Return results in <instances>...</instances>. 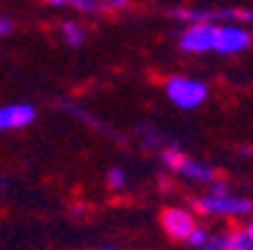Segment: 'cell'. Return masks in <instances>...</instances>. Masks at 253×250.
I'll list each match as a JSON object with an SVG mask.
<instances>
[{"label":"cell","instance_id":"cell-1","mask_svg":"<svg viewBox=\"0 0 253 250\" xmlns=\"http://www.w3.org/2000/svg\"><path fill=\"white\" fill-rule=\"evenodd\" d=\"M193 207L201 214H217V217H245V214H253V198H242V195H212L204 193L193 201Z\"/></svg>","mask_w":253,"mask_h":250},{"label":"cell","instance_id":"cell-2","mask_svg":"<svg viewBox=\"0 0 253 250\" xmlns=\"http://www.w3.org/2000/svg\"><path fill=\"white\" fill-rule=\"evenodd\" d=\"M160 157H163V165L168 170H173V173L184 176L190 181H201V184H212L215 181V168H209V165L187 157L179 146H165Z\"/></svg>","mask_w":253,"mask_h":250},{"label":"cell","instance_id":"cell-3","mask_svg":"<svg viewBox=\"0 0 253 250\" xmlns=\"http://www.w3.org/2000/svg\"><path fill=\"white\" fill-rule=\"evenodd\" d=\"M207 85L196 77H184V75H173L165 80V96L182 110H193V107L204 105L207 99Z\"/></svg>","mask_w":253,"mask_h":250},{"label":"cell","instance_id":"cell-4","mask_svg":"<svg viewBox=\"0 0 253 250\" xmlns=\"http://www.w3.org/2000/svg\"><path fill=\"white\" fill-rule=\"evenodd\" d=\"M251 42H253L251 31H245L240 22H226V25H217L215 52H220V55H237V52H245L251 47Z\"/></svg>","mask_w":253,"mask_h":250},{"label":"cell","instance_id":"cell-5","mask_svg":"<svg viewBox=\"0 0 253 250\" xmlns=\"http://www.w3.org/2000/svg\"><path fill=\"white\" fill-rule=\"evenodd\" d=\"M215 22H190V28H184L179 36V47L184 52H212L215 50Z\"/></svg>","mask_w":253,"mask_h":250},{"label":"cell","instance_id":"cell-6","mask_svg":"<svg viewBox=\"0 0 253 250\" xmlns=\"http://www.w3.org/2000/svg\"><path fill=\"white\" fill-rule=\"evenodd\" d=\"M160 223H163L165 234L173 239H187V234L196 228V220H193V214L187 212V209H179V207H168L163 209V214H160Z\"/></svg>","mask_w":253,"mask_h":250},{"label":"cell","instance_id":"cell-7","mask_svg":"<svg viewBox=\"0 0 253 250\" xmlns=\"http://www.w3.org/2000/svg\"><path fill=\"white\" fill-rule=\"evenodd\" d=\"M36 119V107L28 102H17V105H3L0 107V132L22 129V126L33 124Z\"/></svg>","mask_w":253,"mask_h":250},{"label":"cell","instance_id":"cell-8","mask_svg":"<svg viewBox=\"0 0 253 250\" xmlns=\"http://www.w3.org/2000/svg\"><path fill=\"white\" fill-rule=\"evenodd\" d=\"M240 245H248L242 231H234V234H209L207 242L201 245L198 250H231V248H240Z\"/></svg>","mask_w":253,"mask_h":250},{"label":"cell","instance_id":"cell-9","mask_svg":"<svg viewBox=\"0 0 253 250\" xmlns=\"http://www.w3.org/2000/svg\"><path fill=\"white\" fill-rule=\"evenodd\" d=\"M61 36H63V42L69 44V47H80L83 39H85V31H83L80 22L66 19V22H61Z\"/></svg>","mask_w":253,"mask_h":250},{"label":"cell","instance_id":"cell-10","mask_svg":"<svg viewBox=\"0 0 253 250\" xmlns=\"http://www.w3.org/2000/svg\"><path fill=\"white\" fill-rule=\"evenodd\" d=\"M207 237H209V231H207V228H201V225H196V228H193V231L187 234V239H184V242H190L193 248H201V245L207 242Z\"/></svg>","mask_w":253,"mask_h":250},{"label":"cell","instance_id":"cell-11","mask_svg":"<svg viewBox=\"0 0 253 250\" xmlns=\"http://www.w3.org/2000/svg\"><path fill=\"white\" fill-rule=\"evenodd\" d=\"M108 184H110L113 190H121V187L126 184V173H124L121 168H110V170H108Z\"/></svg>","mask_w":253,"mask_h":250},{"label":"cell","instance_id":"cell-12","mask_svg":"<svg viewBox=\"0 0 253 250\" xmlns=\"http://www.w3.org/2000/svg\"><path fill=\"white\" fill-rule=\"evenodd\" d=\"M11 31H14V22H11L8 17H0V39H3V36H8Z\"/></svg>","mask_w":253,"mask_h":250},{"label":"cell","instance_id":"cell-13","mask_svg":"<svg viewBox=\"0 0 253 250\" xmlns=\"http://www.w3.org/2000/svg\"><path fill=\"white\" fill-rule=\"evenodd\" d=\"M242 237H245V242L253 248V223H248L245 228H242Z\"/></svg>","mask_w":253,"mask_h":250},{"label":"cell","instance_id":"cell-14","mask_svg":"<svg viewBox=\"0 0 253 250\" xmlns=\"http://www.w3.org/2000/svg\"><path fill=\"white\" fill-rule=\"evenodd\" d=\"M47 3H50V6H58V8H61V6H69L72 0H47Z\"/></svg>","mask_w":253,"mask_h":250},{"label":"cell","instance_id":"cell-15","mask_svg":"<svg viewBox=\"0 0 253 250\" xmlns=\"http://www.w3.org/2000/svg\"><path fill=\"white\" fill-rule=\"evenodd\" d=\"M231 250H253L251 245H240V248H231Z\"/></svg>","mask_w":253,"mask_h":250},{"label":"cell","instance_id":"cell-16","mask_svg":"<svg viewBox=\"0 0 253 250\" xmlns=\"http://www.w3.org/2000/svg\"><path fill=\"white\" fill-rule=\"evenodd\" d=\"M0 187H8V181H6V179H0Z\"/></svg>","mask_w":253,"mask_h":250},{"label":"cell","instance_id":"cell-17","mask_svg":"<svg viewBox=\"0 0 253 250\" xmlns=\"http://www.w3.org/2000/svg\"><path fill=\"white\" fill-rule=\"evenodd\" d=\"M102 250H113V248H102Z\"/></svg>","mask_w":253,"mask_h":250}]
</instances>
